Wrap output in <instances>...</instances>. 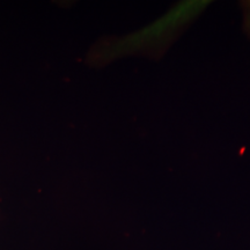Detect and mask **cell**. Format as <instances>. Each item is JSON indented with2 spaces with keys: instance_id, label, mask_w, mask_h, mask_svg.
Here are the masks:
<instances>
[{
  "instance_id": "6da1fadb",
  "label": "cell",
  "mask_w": 250,
  "mask_h": 250,
  "mask_svg": "<svg viewBox=\"0 0 250 250\" xmlns=\"http://www.w3.org/2000/svg\"><path fill=\"white\" fill-rule=\"evenodd\" d=\"M210 5L208 0L177 2L149 26L112 42L105 51V58L136 52H144L155 58L161 57Z\"/></svg>"
},
{
  "instance_id": "7a4b0ae2",
  "label": "cell",
  "mask_w": 250,
  "mask_h": 250,
  "mask_svg": "<svg viewBox=\"0 0 250 250\" xmlns=\"http://www.w3.org/2000/svg\"><path fill=\"white\" fill-rule=\"evenodd\" d=\"M239 5L242 12V31L250 40V0H242Z\"/></svg>"
}]
</instances>
